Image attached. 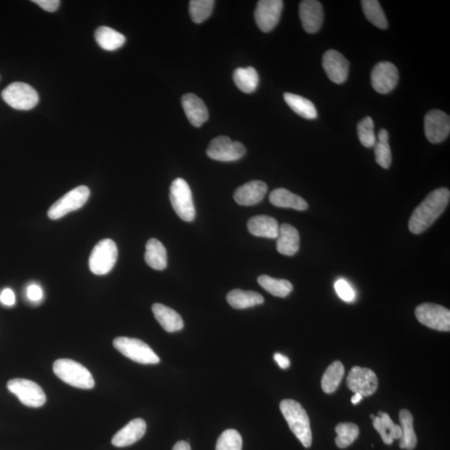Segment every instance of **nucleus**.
<instances>
[{
  "label": "nucleus",
  "mask_w": 450,
  "mask_h": 450,
  "mask_svg": "<svg viewBox=\"0 0 450 450\" xmlns=\"http://www.w3.org/2000/svg\"><path fill=\"white\" fill-rule=\"evenodd\" d=\"M33 2L48 12L57 11L60 4L59 0H33Z\"/></svg>",
  "instance_id": "a19ab883"
},
{
  "label": "nucleus",
  "mask_w": 450,
  "mask_h": 450,
  "mask_svg": "<svg viewBox=\"0 0 450 450\" xmlns=\"http://www.w3.org/2000/svg\"><path fill=\"white\" fill-rule=\"evenodd\" d=\"M235 85L242 92L250 93L255 91L260 82V77L255 68H239L233 74Z\"/></svg>",
  "instance_id": "7c9ffc66"
},
{
  "label": "nucleus",
  "mask_w": 450,
  "mask_h": 450,
  "mask_svg": "<svg viewBox=\"0 0 450 450\" xmlns=\"http://www.w3.org/2000/svg\"><path fill=\"white\" fill-rule=\"evenodd\" d=\"M345 375V367L338 360L333 362L325 370L321 380V387L324 393H332L340 387L343 377Z\"/></svg>",
  "instance_id": "2f4dec72"
},
{
  "label": "nucleus",
  "mask_w": 450,
  "mask_h": 450,
  "mask_svg": "<svg viewBox=\"0 0 450 450\" xmlns=\"http://www.w3.org/2000/svg\"><path fill=\"white\" fill-rule=\"evenodd\" d=\"M113 345L119 352L133 361L143 364H156L160 362V358L152 349L138 338L118 337L114 338Z\"/></svg>",
  "instance_id": "423d86ee"
},
{
  "label": "nucleus",
  "mask_w": 450,
  "mask_h": 450,
  "mask_svg": "<svg viewBox=\"0 0 450 450\" xmlns=\"http://www.w3.org/2000/svg\"><path fill=\"white\" fill-rule=\"evenodd\" d=\"M299 18L307 33L318 32L324 21L322 4L316 0H304L299 4Z\"/></svg>",
  "instance_id": "f3484780"
},
{
  "label": "nucleus",
  "mask_w": 450,
  "mask_h": 450,
  "mask_svg": "<svg viewBox=\"0 0 450 450\" xmlns=\"http://www.w3.org/2000/svg\"><path fill=\"white\" fill-rule=\"evenodd\" d=\"M97 44L107 51L117 50L124 45L126 38L122 33L113 29L102 27L94 33Z\"/></svg>",
  "instance_id": "cd10ccee"
},
{
  "label": "nucleus",
  "mask_w": 450,
  "mask_h": 450,
  "mask_svg": "<svg viewBox=\"0 0 450 450\" xmlns=\"http://www.w3.org/2000/svg\"><path fill=\"white\" fill-rule=\"evenodd\" d=\"M449 200L450 192L447 188L432 191L411 216L409 221L410 232L419 234L430 228L447 208Z\"/></svg>",
  "instance_id": "f257e3e1"
},
{
  "label": "nucleus",
  "mask_w": 450,
  "mask_h": 450,
  "mask_svg": "<svg viewBox=\"0 0 450 450\" xmlns=\"http://www.w3.org/2000/svg\"><path fill=\"white\" fill-rule=\"evenodd\" d=\"M267 190V183L260 180H253L239 187L234 192V199L239 205L252 207L264 200Z\"/></svg>",
  "instance_id": "a211bd4d"
},
{
  "label": "nucleus",
  "mask_w": 450,
  "mask_h": 450,
  "mask_svg": "<svg viewBox=\"0 0 450 450\" xmlns=\"http://www.w3.org/2000/svg\"><path fill=\"white\" fill-rule=\"evenodd\" d=\"M299 234L297 228L289 224H283L278 229L277 250L280 254L293 256L299 250Z\"/></svg>",
  "instance_id": "412c9836"
},
{
  "label": "nucleus",
  "mask_w": 450,
  "mask_h": 450,
  "mask_svg": "<svg viewBox=\"0 0 450 450\" xmlns=\"http://www.w3.org/2000/svg\"><path fill=\"white\" fill-rule=\"evenodd\" d=\"M246 153L243 144L232 141L229 137L218 136L210 142L207 156L213 160L231 162L240 160Z\"/></svg>",
  "instance_id": "9b49d317"
},
{
  "label": "nucleus",
  "mask_w": 450,
  "mask_h": 450,
  "mask_svg": "<svg viewBox=\"0 0 450 450\" xmlns=\"http://www.w3.org/2000/svg\"><path fill=\"white\" fill-rule=\"evenodd\" d=\"M400 420L402 430L400 447L402 449L414 450L417 445V436L414 430L412 414L409 410H401Z\"/></svg>",
  "instance_id": "c85d7f7f"
},
{
  "label": "nucleus",
  "mask_w": 450,
  "mask_h": 450,
  "mask_svg": "<svg viewBox=\"0 0 450 450\" xmlns=\"http://www.w3.org/2000/svg\"><path fill=\"white\" fill-rule=\"evenodd\" d=\"M227 301L237 310H243L259 306L264 302V297L255 291H244L241 290H234L227 294Z\"/></svg>",
  "instance_id": "a878e982"
},
{
  "label": "nucleus",
  "mask_w": 450,
  "mask_h": 450,
  "mask_svg": "<svg viewBox=\"0 0 450 450\" xmlns=\"http://www.w3.org/2000/svg\"><path fill=\"white\" fill-rule=\"evenodd\" d=\"M248 230L256 237L277 239L278 234V221L268 216H257L248 221Z\"/></svg>",
  "instance_id": "5701e85b"
},
{
  "label": "nucleus",
  "mask_w": 450,
  "mask_h": 450,
  "mask_svg": "<svg viewBox=\"0 0 450 450\" xmlns=\"http://www.w3.org/2000/svg\"><path fill=\"white\" fill-rule=\"evenodd\" d=\"M0 301L7 306H13L15 303V294L10 289H6L0 294Z\"/></svg>",
  "instance_id": "37998d69"
},
{
  "label": "nucleus",
  "mask_w": 450,
  "mask_h": 450,
  "mask_svg": "<svg viewBox=\"0 0 450 450\" xmlns=\"http://www.w3.org/2000/svg\"><path fill=\"white\" fill-rule=\"evenodd\" d=\"M27 297L31 301H40L43 298V290L37 285H29L27 289Z\"/></svg>",
  "instance_id": "79ce46f5"
},
{
  "label": "nucleus",
  "mask_w": 450,
  "mask_h": 450,
  "mask_svg": "<svg viewBox=\"0 0 450 450\" xmlns=\"http://www.w3.org/2000/svg\"><path fill=\"white\" fill-rule=\"evenodd\" d=\"M269 201L274 207L280 208H291L303 211L308 205L301 197L293 194L286 188H276L269 195Z\"/></svg>",
  "instance_id": "b1692460"
},
{
  "label": "nucleus",
  "mask_w": 450,
  "mask_h": 450,
  "mask_svg": "<svg viewBox=\"0 0 450 450\" xmlns=\"http://www.w3.org/2000/svg\"><path fill=\"white\" fill-rule=\"evenodd\" d=\"M379 417L373 419V426L382 438L384 443L392 444L394 440H400L402 430L400 426L394 423L387 413L380 411Z\"/></svg>",
  "instance_id": "393cba45"
},
{
  "label": "nucleus",
  "mask_w": 450,
  "mask_h": 450,
  "mask_svg": "<svg viewBox=\"0 0 450 450\" xmlns=\"http://www.w3.org/2000/svg\"><path fill=\"white\" fill-rule=\"evenodd\" d=\"M398 82V68L390 62L377 63L371 72V84L376 92L388 93Z\"/></svg>",
  "instance_id": "2eb2a0df"
},
{
  "label": "nucleus",
  "mask_w": 450,
  "mask_h": 450,
  "mask_svg": "<svg viewBox=\"0 0 450 450\" xmlns=\"http://www.w3.org/2000/svg\"><path fill=\"white\" fill-rule=\"evenodd\" d=\"M53 370L64 383L73 387L90 389L94 387V380L82 364L68 359H57L54 363Z\"/></svg>",
  "instance_id": "7ed1b4c3"
},
{
  "label": "nucleus",
  "mask_w": 450,
  "mask_h": 450,
  "mask_svg": "<svg viewBox=\"0 0 450 450\" xmlns=\"http://www.w3.org/2000/svg\"><path fill=\"white\" fill-rule=\"evenodd\" d=\"M213 0H191L190 1V18L195 24L207 20L213 12Z\"/></svg>",
  "instance_id": "c9c22d12"
},
{
  "label": "nucleus",
  "mask_w": 450,
  "mask_h": 450,
  "mask_svg": "<svg viewBox=\"0 0 450 450\" xmlns=\"http://www.w3.org/2000/svg\"><path fill=\"white\" fill-rule=\"evenodd\" d=\"M173 450H191V448L186 441H179L175 444Z\"/></svg>",
  "instance_id": "a18cd8bd"
},
{
  "label": "nucleus",
  "mask_w": 450,
  "mask_h": 450,
  "mask_svg": "<svg viewBox=\"0 0 450 450\" xmlns=\"http://www.w3.org/2000/svg\"><path fill=\"white\" fill-rule=\"evenodd\" d=\"M415 315L420 323L428 328L438 331L449 332L450 311L440 304L430 303L420 304L415 308Z\"/></svg>",
  "instance_id": "6e6552de"
},
{
  "label": "nucleus",
  "mask_w": 450,
  "mask_h": 450,
  "mask_svg": "<svg viewBox=\"0 0 450 450\" xmlns=\"http://www.w3.org/2000/svg\"><path fill=\"white\" fill-rule=\"evenodd\" d=\"M378 139H379L380 142H384V143L389 142V133H388V131L387 130H384V128H383V130H381L379 132Z\"/></svg>",
  "instance_id": "49530a36"
},
{
  "label": "nucleus",
  "mask_w": 450,
  "mask_h": 450,
  "mask_svg": "<svg viewBox=\"0 0 450 450\" xmlns=\"http://www.w3.org/2000/svg\"><path fill=\"white\" fill-rule=\"evenodd\" d=\"M358 136L360 143L364 147H375L376 144V136L375 134L374 120L367 117L361 120L358 124Z\"/></svg>",
  "instance_id": "e433bc0d"
},
{
  "label": "nucleus",
  "mask_w": 450,
  "mask_h": 450,
  "mask_svg": "<svg viewBox=\"0 0 450 450\" xmlns=\"http://www.w3.org/2000/svg\"><path fill=\"white\" fill-rule=\"evenodd\" d=\"M259 285L273 297L285 298L292 292L293 285L289 280H277L268 276H260L258 278Z\"/></svg>",
  "instance_id": "473e14b6"
},
{
  "label": "nucleus",
  "mask_w": 450,
  "mask_h": 450,
  "mask_svg": "<svg viewBox=\"0 0 450 450\" xmlns=\"http://www.w3.org/2000/svg\"><path fill=\"white\" fill-rule=\"evenodd\" d=\"M243 440L235 430H227L218 439L216 450H242Z\"/></svg>",
  "instance_id": "4c0bfd02"
},
{
  "label": "nucleus",
  "mask_w": 450,
  "mask_h": 450,
  "mask_svg": "<svg viewBox=\"0 0 450 450\" xmlns=\"http://www.w3.org/2000/svg\"><path fill=\"white\" fill-rule=\"evenodd\" d=\"M182 105L188 121L195 127H200L207 121L209 111L200 98L194 93H186L182 97Z\"/></svg>",
  "instance_id": "aec40b11"
},
{
  "label": "nucleus",
  "mask_w": 450,
  "mask_h": 450,
  "mask_svg": "<svg viewBox=\"0 0 450 450\" xmlns=\"http://www.w3.org/2000/svg\"><path fill=\"white\" fill-rule=\"evenodd\" d=\"M346 384L351 391L368 397L376 392L379 381L370 368L354 366L347 377Z\"/></svg>",
  "instance_id": "f8f14e48"
},
{
  "label": "nucleus",
  "mask_w": 450,
  "mask_h": 450,
  "mask_svg": "<svg viewBox=\"0 0 450 450\" xmlns=\"http://www.w3.org/2000/svg\"><path fill=\"white\" fill-rule=\"evenodd\" d=\"M170 200L177 216L183 221L192 222L196 212L193 201L192 192L186 180L174 179L170 186Z\"/></svg>",
  "instance_id": "20e7f679"
},
{
  "label": "nucleus",
  "mask_w": 450,
  "mask_h": 450,
  "mask_svg": "<svg viewBox=\"0 0 450 450\" xmlns=\"http://www.w3.org/2000/svg\"><path fill=\"white\" fill-rule=\"evenodd\" d=\"M284 98L286 104L299 117L307 119H314L318 117L315 105L308 98L291 93H285Z\"/></svg>",
  "instance_id": "c756f323"
},
{
  "label": "nucleus",
  "mask_w": 450,
  "mask_h": 450,
  "mask_svg": "<svg viewBox=\"0 0 450 450\" xmlns=\"http://www.w3.org/2000/svg\"><path fill=\"white\" fill-rule=\"evenodd\" d=\"M337 437L336 444L340 449H345L352 444L359 435V428L353 423H340L336 428Z\"/></svg>",
  "instance_id": "f704fd0d"
},
{
  "label": "nucleus",
  "mask_w": 450,
  "mask_h": 450,
  "mask_svg": "<svg viewBox=\"0 0 450 450\" xmlns=\"http://www.w3.org/2000/svg\"><path fill=\"white\" fill-rule=\"evenodd\" d=\"M89 195L90 190L87 186H81L74 188L50 207L48 211L49 218L51 220H59L67 213L82 208L87 202Z\"/></svg>",
  "instance_id": "9d476101"
},
{
  "label": "nucleus",
  "mask_w": 450,
  "mask_h": 450,
  "mask_svg": "<svg viewBox=\"0 0 450 450\" xmlns=\"http://www.w3.org/2000/svg\"><path fill=\"white\" fill-rule=\"evenodd\" d=\"M363 11L366 18L377 28L385 29L388 27V20L382 7L377 0H363Z\"/></svg>",
  "instance_id": "72a5a7b5"
},
{
  "label": "nucleus",
  "mask_w": 450,
  "mask_h": 450,
  "mask_svg": "<svg viewBox=\"0 0 450 450\" xmlns=\"http://www.w3.org/2000/svg\"><path fill=\"white\" fill-rule=\"evenodd\" d=\"M375 160L384 169H389L392 162L391 149L389 142H379L375 145Z\"/></svg>",
  "instance_id": "58836bf2"
},
{
  "label": "nucleus",
  "mask_w": 450,
  "mask_h": 450,
  "mask_svg": "<svg viewBox=\"0 0 450 450\" xmlns=\"http://www.w3.org/2000/svg\"><path fill=\"white\" fill-rule=\"evenodd\" d=\"M280 409L291 431L304 447L310 448L312 444V430L306 410L299 402L290 398L280 402Z\"/></svg>",
  "instance_id": "f03ea898"
},
{
  "label": "nucleus",
  "mask_w": 450,
  "mask_h": 450,
  "mask_svg": "<svg viewBox=\"0 0 450 450\" xmlns=\"http://www.w3.org/2000/svg\"><path fill=\"white\" fill-rule=\"evenodd\" d=\"M362 400L363 397L360 396L359 393H355L352 398H351V402H352L354 405H357Z\"/></svg>",
  "instance_id": "de8ad7c7"
},
{
  "label": "nucleus",
  "mask_w": 450,
  "mask_h": 450,
  "mask_svg": "<svg viewBox=\"0 0 450 450\" xmlns=\"http://www.w3.org/2000/svg\"><path fill=\"white\" fill-rule=\"evenodd\" d=\"M334 289H336L338 297L346 302L353 301L355 298V293L352 287L345 280H337L334 284Z\"/></svg>",
  "instance_id": "ea45409f"
},
{
  "label": "nucleus",
  "mask_w": 450,
  "mask_h": 450,
  "mask_svg": "<svg viewBox=\"0 0 450 450\" xmlns=\"http://www.w3.org/2000/svg\"><path fill=\"white\" fill-rule=\"evenodd\" d=\"M7 387L24 405L38 408L45 404L46 396L44 390L33 381L14 379L8 381Z\"/></svg>",
  "instance_id": "1a4fd4ad"
},
{
  "label": "nucleus",
  "mask_w": 450,
  "mask_h": 450,
  "mask_svg": "<svg viewBox=\"0 0 450 450\" xmlns=\"http://www.w3.org/2000/svg\"><path fill=\"white\" fill-rule=\"evenodd\" d=\"M147 432V423L142 419H135L114 435L112 444L117 447H126L134 444Z\"/></svg>",
  "instance_id": "6ab92c4d"
},
{
  "label": "nucleus",
  "mask_w": 450,
  "mask_h": 450,
  "mask_svg": "<svg viewBox=\"0 0 450 450\" xmlns=\"http://www.w3.org/2000/svg\"><path fill=\"white\" fill-rule=\"evenodd\" d=\"M152 310L163 329L169 333L179 331L183 328V321L179 313L173 308L167 307L162 303H154Z\"/></svg>",
  "instance_id": "4be33fe9"
},
{
  "label": "nucleus",
  "mask_w": 450,
  "mask_h": 450,
  "mask_svg": "<svg viewBox=\"0 0 450 450\" xmlns=\"http://www.w3.org/2000/svg\"><path fill=\"white\" fill-rule=\"evenodd\" d=\"M375 415H374V414H371V415H370V418H371V419H375Z\"/></svg>",
  "instance_id": "09e8293b"
},
{
  "label": "nucleus",
  "mask_w": 450,
  "mask_h": 450,
  "mask_svg": "<svg viewBox=\"0 0 450 450\" xmlns=\"http://www.w3.org/2000/svg\"><path fill=\"white\" fill-rule=\"evenodd\" d=\"M273 359L283 370L288 368L290 366V359L281 354L276 353L273 355Z\"/></svg>",
  "instance_id": "c03bdc74"
},
{
  "label": "nucleus",
  "mask_w": 450,
  "mask_h": 450,
  "mask_svg": "<svg viewBox=\"0 0 450 450\" xmlns=\"http://www.w3.org/2000/svg\"><path fill=\"white\" fill-rule=\"evenodd\" d=\"M7 105L17 110H30L38 103V94L29 84L21 82L12 83L1 93Z\"/></svg>",
  "instance_id": "0eeeda50"
},
{
  "label": "nucleus",
  "mask_w": 450,
  "mask_h": 450,
  "mask_svg": "<svg viewBox=\"0 0 450 450\" xmlns=\"http://www.w3.org/2000/svg\"><path fill=\"white\" fill-rule=\"evenodd\" d=\"M145 262L156 270H164L167 267V251L160 240L150 239L147 243L144 255Z\"/></svg>",
  "instance_id": "bb28decb"
},
{
  "label": "nucleus",
  "mask_w": 450,
  "mask_h": 450,
  "mask_svg": "<svg viewBox=\"0 0 450 450\" xmlns=\"http://www.w3.org/2000/svg\"><path fill=\"white\" fill-rule=\"evenodd\" d=\"M322 66L329 79L333 83L343 84L348 78L349 61L337 50H329L324 53Z\"/></svg>",
  "instance_id": "dca6fc26"
},
{
  "label": "nucleus",
  "mask_w": 450,
  "mask_h": 450,
  "mask_svg": "<svg viewBox=\"0 0 450 450\" xmlns=\"http://www.w3.org/2000/svg\"><path fill=\"white\" fill-rule=\"evenodd\" d=\"M424 133L430 143L443 142L450 133L449 115L438 110L430 111L424 118Z\"/></svg>",
  "instance_id": "4468645a"
},
{
  "label": "nucleus",
  "mask_w": 450,
  "mask_h": 450,
  "mask_svg": "<svg viewBox=\"0 0 450 450\" xmlns=\"http://www.w3.org/2000/svg\"><path fill=\"white\" fill-rule=\"evenodd\" d=\"M118 259V248L112 239H105L98 242L89 256L90 271L97 276H104L112 270Z\"/></svg>",
  "instance_id": "39448f33"
},
{
  "label": "nucleus",
  "mask_w": 450,
  "mask_h": 450,
  "mask_svg": "<svg viewBox=\"0 0 450 450\" xmlns=\"http://www.w3.org/2000/svg\"><path fill=\"white\" fill-rule=\"evenodd\" d=\"M284 6L282 0H260L257 3L255 19L261 31L268 33L276 27L280 21Z\"/></svg>",
  "instance_id": "ddd939ff"
}]
</instances>
